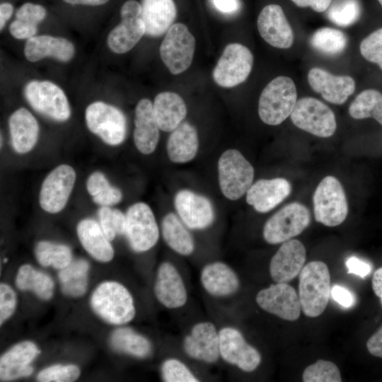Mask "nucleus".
<instances>
[{
    "label": "nucleus",
    "instance_id": "f257e3e1",
    "mask_svg": "<svg viewBox=\"0 0 382 382\" xmlns=\"http://www.w3.org/2000/svg\"><path fill=\"white\" fill-rule=\"evenodd\" d=\"M90 303L94 313L111 325H125L135 316L132 296L117 282L105 281L98 284L91 294Z\"/></svg>",
    "mask_w": 382,
    "mask_h": 382
},
{
    "label": "nucleus",
    "instance_id": "f03ea898",
    "mask_svg": "<svg viewBox=\"0 0 382 382\" xmlns=\"http://www.w3.org/2000/svg\"><path fill=\"white\" fill-rule=\"evenodd\" d=\"M330 290V274L325 262L312 261L303 266L299 273V297L306 316L315 318L323 313Z\"/></svg>",
    "mask_w": 382,
    "mask_h": 382
},
{
    "label": "nucleus",
    "instance_id": "7ed1b4c3",
    "mask_svg": "<svg viewBox=\"0 0 382 382\" xmlns=\"http://www.w3.org/2000/svg\"><path fill=\"white\" fill-rule=\"evenodd\" d=\"M297 102V91L293 80L279 76L262 90L258 102V115L268 125H278L291 115Z\"/></svg>",
    "mask_w": 382,
    "mask_h": 382
},
{
    "label": "nucleus",
    "instance_id": "20e7f679",
    "mask_svg": "<svg viewBox=\"0 0 382 382\" xmlns=\"http://www.w3.org/2000/svg\"><path fill=\"white\" fill-rule=\"evenodd\" d=\"M218 178L223 195L228 199L237 200L253 184L254 168L238 150L228 149L219 158Z\"/></svg>",
    "mask_w": 382,
    "mask_h": 382
},
{
    "label": "nucleus",
    "instance_id": "39448f33",
    "mask_svg": "<svg viewBox=\"0 0 382 382\" xmlns=\"http://www.w3.org/2000/svg\"><path fill=\"white\" fill-rule=\"evenodd\" d=\"M316 221L326 226L341 224L348 214V203L343 187L332 175L325 177L318 185L313 196Z\"/></svg>",
    "mask_w": 382,
    "mask_h": 382
},
{
    "label": "nucleus",
    "instance_id": "423d86ee",
    "mask_svg": "<svg viewBox=\"0 0 382 382\" xmlns=\"http://www.w3.org/2000/svg\"><path fill=\"white\" fill-rule=\"evenodd\" d=\"M308 209L291 202L277 211L265 224L262 235L270 244L282 243L299 235L311 223Z\"/></svg>",
    "mask_w": 382,
    "mask_h": 382
},
{
    "label": "nucleus",
    "instance_id": "0eeeda50",
    "mask_svg": "<svg viewBox=\"0 0 382 382\" xmlns=\"http://www.w3.org/2000/svg\"><path fill=\"white\" fill-rule=\"evenodd\" d=\"M290 117L296 127L318 137H330L337 129L332 110L322 101L312 97L298 100Z\"/></svg>",
    "mask_w": 382,
    "mask_h": 382
},
{
    "label": "nucleus",
    "instance_id": "6e6552de",
    "mask_svg": "<svg viewBox=\"0 0 382 382\" xmlns=\"http://www.w3.org/2000/svg\"><path fill=\"white\" fill-rule=\"evenodd\" d=\"M88 129L105 144L117 146L123 142L127 133V120L117 108L102 101L90 104L85 113Z\"/></svg>",
    "mask_w": 382,
    "mask_h": 382
},
{
    "label": "nucleus",
    "instance_id": "1a4fd4ad",
    "mask_svg": "<svg viewBox=\"0 0 382 382\" xmlns=\"http://www.w3.org/2000/svg\"><path fill=\"white\" fill-rule=\"evenodd\" d=\"M25 98L37 112L56 121H66L71 115L68 99L55 83L49 81H31L25 87Z\"/></svg>",
    "mask_w": 382,
    "mask_h": 382
},
{
    "label": "nucleus",
    "instance_id": "9d476101",
    "mask_svg": "<svg viewBox=\"0 0 382 382\" xmlns=\"http://www.w3.org/2000/svg\"><path fill=\"white\" fill-rule=\"evenodd\" d=\"M195 49V39L183 23L172 25L160 46L161 58L173 74H178L190 66Z\"/></svg>",
    "mask_w": 382,
    "mask_h": 382
},
{
    "label": "nucleus",
    "instance_id": "9b49d317",
    "mask_svg": "<svg viewBox=\"0 0 382 382\" xmlns=\"http://www.w3.org/2000/svg\"><path fill=\"white\" fill-rule=\"evenodd\" d=\"M125 236L137 253L152 248L159 238V228L150 207L144 202L131 205L126 213Z\"/></svg>",
    "mask_w": 382,
    "mask_h": 382
},
{
    "label": "nucleus",
    "instance_id": "f8f14e48",
    "mask_svg": "<svg viewBox=\"0 0 382 382\" xmlns=\"http://www.w3.org/2000/svg\"><path fill=\"white\" fill-rule=\"evenodd\" d=\"M253 64V56L247 47L239 43L229 44L213 70V79L221 87L236 86L246 80Z\"/></svg>",
    "mask_w": 382,
    "mask_h": 382
},
{
    "label": "nucleus",
    "instance_id": "ddd939ff",
    "mask_svg": "<svg viewBox=\"0 0 382 382\" xmlns=\"http://www.w3.org/2000/svg\"><path fill=\"white\" fill-rule=\"evenodd\" d=\"M141 13V5L135 0H129L122 5L121 22L110 32L107 39L112 52L117 54L127 52L146 34Z\"/></svg>",
    "mask_w": 382,
    "mask_h": 382
},
{
    "label": "nucleus",
    "instance_id": "4468645a",
    "mask_svg": "<svg viewBox=\"0 0 382 382\" xmlns=\"http://www.w3.org/2000/svg\"><path fill=\"white\" fill-rule=\"evenodd\" d=\"M76 181L74 169L66 164L54 168L44 179L39 195L41 208L56 214L66 206Z\"/></svg>",
    "mask_w": 382,
    "mask_h": 382
},
{
    "label": "nucleus",
    "instance_id": "2eb2a0df",
    "mask_svg": "<svg viewBox=\"0 0 382 382\" xmlns=\"http://www.w3.org/2000/svg\"><path fill=\"white\" fill-rule=\"evenodd\" d=\"M219 337L220 357L224 361L245 372H252L259 366L260 352L245 341L238 329L222 328L219 331Z\"/></svg>",
    "mask_w": 382,
    "mask_h": 382
},
{
    "label": "nucleus",
    "instance_id": "dca6fc26",
    "mask_svg": "<svg viewBox=\"0 0 382 382\" xmlns=\"http://www.w3.org/2000/svg\"><path fill=\"white\" fill-rule=\"evenodd\" d=\"M255 300L262 310L282 319L294 321L300 316L299 297L286 283H276L260 290Z\"/></svg>",
    "mask_w": 382,
    "mask_h": 382
},
{
    "label": "nucleus",
    "instance_id": "f3484780",
    "mask_svg": "<svg viewBox=\"0 0 382 382\" xmlns=\"http://www.w3.org/2000/svg\"><path fill=\"white\" fill-rule=\"evenodd\" d=\"M174 205L178 216L191 229H204L213 223L214 210L210 200L189 190L177 192Z\"/></svg>",
    "mask_w": 382,
    "mask_h": 382
},
{
    "label": "nucleus",
    "instance_id": "a211bd4d",
    "mask_svg": "<svg viewBox=\"0 0 382 382\" xmlns=\"http://www.w3.org/2000/svg\"><path fill=\"white\" fill-rule=\"evenodd\" d=\"M257 26L263 40L274 47L288 49L294 42L293 30L278 4H269L262 9Z\"/></svg>",
    "mask_w": 382,
    "mask_h": 382
},
{
    "label": "nucleus",
    "instance_id": "6ab92c4d",
    "mask_svg": "<svg viewBox=\"0 0 382 382\" xmlns=\"http://www.w3.org/2000/svg\"><path fill=\"white\" fill-rule=\"evenodd\" d=\"M306 258L303 243L290 239L281 245L270 263V274L276 283H286L299 274Z\"/></svg>",
    "mask_w": 382,
    "mask_h": 382
},
{
    "label": "nucleus",
    "instance_id": "aec40b11",
    "mask_svg": "<svg viewBox=\"0 0 382 382\" xmlns=\"http://www.w3.org/2000/svg\"><path fill=\"white\" fill-rule=\"evenodd\" d=\"M183 349L192 359L212 364L220 357L219 332L211 322L195 324L183 340Z\"/></svg>",
    "mask_w": 382,
    "mask_h": 382
},
{
    "label": "nucleus",
    "instance_id": "412c9836",
    "mask_svg": "<svg viewBox=\"0 0 382 382\" xmlns=\"http://www.w3.org/2000/svg\"><path fill=\"white\" fill-rule=\"evenodd\" d=\"M311 88L330 103L343 104L354 91L355 81L350 76H336L318 67L308 74Z\"/></svg>",
    "mask_w": 382,
    "mask_h": 382
},
{
    "label": "nucleus",
    "instance_id": "4be33fe9",
    "mask_svg": "<svg viewBox=\"0 0 382 382\" xmlns=\"http://www.w3.org/2000/svg\"><path fill=\"white\" fill-rule=\"evenodd\" d=\"M291 192V185L285 178L260 179L246 192V202L260 213H266L282 202Z\"/></svg>",
    "mask_w": 382,
    "mask_h": 382
},
{
    "label": "nucleus",
    "instance_id": "5701e85b",
    "mask_svg": "<svg viewBox=\"0 0 382 382\" xmlns=\"http://www.w3.org/2000/svg\"><path fill=\"white\" fill-rule=\"evenodd\" d=\"M154 293L158 301L168 308H180L186 303L187 293L183 278L170 262H163L158 267Z\"/></svg>",
    "mask_w": 382,
    "mask_h": 382
},
{
    "label": "nucleus",
    "instance_id": "b1692460",
    "mask_svg": "<svg viewBox=\"0 0 382 382\" xmlns=\"http://www.w3.org/2000/svg\"><path fill=\"white\" fill-rule=\"evenodd\" d=\"M40 351L31 341L21 342L4 352L0 358L1 381L27 377L33 372L31 363Z\"/></svg>",
    "mask_w": 382,
    "mask_h": 382
},
{
    "label": "nucleus",
    "instance_id": "393cba45",
    "mask_svg": "<svg viewBox=\"0 0 382 382\" xmlns=\"http://www.w3.org/2000/svg\"><path fill=\"white\" fill-rule=\"evenodd\" d=\"M134 141L137 150L145 155L152 154L158 143L159 127L154 116L153 103L140 100L135 108Z\"/></svg>",
    "mask_w": 382,
    "mask_h": 382
},
{
    "label": "nucleus",
    "instance_id": "a878e982",
    "mask_svg": "<svg viewBox=\"0 0 382 382\" xmlns=\"http://www.w3.org/2000/svg\"><path fill=\"white\" fill-rule=\"evenodd\" d=\"M74 53V46L69 40L47 35L33 36L28 39L24 47L25 57L32 62L47 57L66 62L72 59Z\"/></svg>",
    "mask_w": 382,
    "mask_h": 382
},
{
    "label": "nucleus",
    "instance_id": "bb28decb",
    "mask_svg": "<svg viewBox=\"0 0 382 382\" xmlns=\"http://www.w3.org/2000/svg\"><path fill=\"white\" fill-rule=\"evenodd\" d=\"M200 282L204 290L215 297L233 295L240 286V281L235 271L222 262L206 265L201 271Z\"/></svg>",
    "mask_w": 382,
    "mask_h": 382
},
{
    "label": "nucleus",
    "instance_id": "cd10ccee",
    "mask_svg": "<svg viewBox=\"0 0 382 382\" xmlns=\"http://www.w3.org/2000/svg\"><path fill=\"white\" fill-rule=\"evenodd\" d=\"M11 144L18 154L31 151L37 143L39 126L29 110L24 108L14 111L8 120Z\"/></svg>",
    "mask_w": 382,
    "mask_h": 382
},
{
    "label": "nucleus",
    "instance_id": "c85d7f7f",
    "mask_svg": "<svg viewBox=\"0 0 382 382\" xmlns=\"http://www.w3.org/2000/svg\"><path fill=\"white\" fill-rule=\"evenodd\" d=\"M76 232L81 245L92 257L102 262L112 260L114 250L100 224L84 219L78 224Z\"/></svg>",
    "mask_w": 382,
    "mask_h": 382
},
{
    "label": "nucleus",
    "instance_id": "c756f323",
    "mask_svg": "<svg viewBox=\"0 0 382 382\" xmlns=\"http://www.w3.org/2000/svg\"><path fill=\"white\" fill-rule=\"evenodd\" d=\"M153 110L160 129L164 132L174 130L187 115L183 99L177 93L170 91L160 93L155 97Z\"/></svg>",
    "mask_w": 382,
    "mask_h": 382
},
{
    "label": "nucleus",
    "instance_id": "7c9ffc66",
    "mask_svg": "<svg viewBox=\"0 0 382 382\" xmlns=\"http://www.w3.org/2000/svg\"><path fill=\"white\" fill-rule=\"evenodd\" d=\"M199 140L196 129L187 122L181 123L172 131L166 143L169 159L175 163H185L197 155Z\"/></svg>",
    "mask_w": 382,
    "mask_h": 382
},
{
    "label": "nucleus",
    "instance_id": "2f4dec72",
    "mask_svg": "<svg viewBox=\"0 0 382 382\" xmlns=\"http://www.w3.org/2000/svg\"><path fill=\"white\" fill-rule=\"evenodd\" d=\"M141 9L146 34L151 36L167 32L176 16L173 0H142Z\"/></svg>",
    "mask_w": 382,
    "mask_h": 382
},
{
    "label": "nucleus",
    "instance_id": "473e14b6",
    "mask_svg": "<svg viewBox=\"0 0 382 382\" xmlns=\"http://www.w3.org/2000/svg\"><path fill=\"white\" fill-rule=\"evenodd\" d=\"M179 216L168 213L162 219L161 232L166 243L175 253L190 255L195 250V241L190 232Z\"/></svg>",
    "mask_w": 382,
    "mask_h": 382
},
{
    "label": "nucleus",
    "instance_id": "72a5a7b5",
    "mask_svg": "<svg viewBox=\"0 0 382 382\" xmlns=\"http://www.w3.org/2000/svg\"><path fill=\"white\" fill-rule=\"evenodd\" d=\"M89 264L84 259L72 260L59 270L58 278L62 293L70 297L83 296L88 288Z\"/></svg>",
    "mask_w": 382,
    "mask_h": 382
},
{
    "label": "nucleus",
    "instance_id": "f704fd0d",
    "mask_svg": "<svg viewBox=\"0 0 382 382\" xmlns=\"http://www.w3.org/2000/svg\"><path fill=\"white\" fill-rule=\"evenodd\" d=\"M15 284L18 289L32 291L44 301L50 300L53 296L54 284L52 278L28 264L18 268Z\"/></svg>",
    "mask_w": 382,
    "mask_h": 382
},
{
    "label": "nucleus",
    "instance_id": "c9c22d12",
    "mask_svg": "<svg viewBox=\"0 0 382 382\" xmlns=\"http://www.w3.org/2000/svg\"><path fill=\"white\" fill-rule=\"evenodd\" d=\"M110 345L116 351L139 358L150 355L152 349L150 341L130 328H120L110 336Z\"/></svg>",
    "mask_w": 382,
    "mask_h": 382
},
{
    "label": "nucleus",
    "instance_id": "e433bc0d",
    "mask_svg": "<svg viewBox=\"0 0 382 382\" xmlns=\"http://www.w3.org/2000/svg\"><path fill=\"white\" fill-rule=\"evenodd\" d=\"M349 114L357 120L374 118L382 125V93L375 89L361 91L350 104Z\"/></svg>",
    "mask_w": 382,
    "mask_h": 382
},
{
    "label": "nucleus",
    "instance_id": "4c0bfd02",
    "mask_svg": "<svg viewBox=\"0 0 382 382\" xmlns=\"http://www.w3.org/2000/svg\"><path fill=\"white\" fill-rule=\"evenodd\" d=\"M37 261L44 267H52L62 270L72 261L70 248L64 244L42 241L37 243L35 249Z\"/></svg>",
    "mask_w": 382,
    "mask_h": 382
},
{
    "label": "nucleus",
    "instance_id": "58836bf2",
    "mask_svg": "<svg viewBox=\"0 0 382 382\" xmlns=\"http://www.w3.org/2000/svg\"><path fill=\"white\" fill-rule=\"evenodd\" d=\"M310 44L313 49L323 54L335 56L345 50L347 39L342 31L324 27L314 32L310 39Z\"/></svg>",
    "mask_w": 382,
    "mask_h": 382
},
{
    "label": "nucleus",
    "instance_id": "ea45409f",
    "mask_svg": "<svg viewBox=\"0 0 382 382\" xmlns=\"http://www.w3.org/2000/svg\"><path fill=\"white\" fill-rule=\"evenodd\" d=\"M328 17L333 23L347 27L354 23L360 16V5L357 0H337L330 6Z\"/></svg>",
    "mask_w": 382,
    "mask_h": 382
},
{
    "label": "nucleus",
    "instance_id": "a19ab883",
    "mask_svg": "<svg viewBox=\"0 0 382 382\" xmlns=\"http://www.w3.org/2000/svg\"><path fill=\"white\" fill-rule=\"evenodd\" d=\"M99 224L111 241L117 236L125 235L126 215L120 210L101 207L98 210Z\"/></svg>",
    "mask_w": 382,
    "mask_h": 382
},
{
    "label": "nucleus",
    "instance_id": "79ce46f5",
    "mask_svg": "<svg viewBox=\"0 0 382 382\" xmlns=\"http://www.w3.org/2000/svg\"><path fill=\"white\" fill-rule=\"evenodd\" d=\"M304 382H340V371L332 361L319 359L307 366L302 376Z\"/></svg>",
    "mask_w": 382,
    "mask_h": 382
},
{
    "label": "nucleus",
    "instance_id": "37998d69",
    "mask_svg": "<svg viewBox=\"0 0 382 382\" xmlns=\"http://www.w3.org/2000/svg\"><path fill=\"white\" fill-rule=\"evenodd\" d=\"M80 369L74 364H54L41 370L37 381L40 382H71L78 379Z\"/></svg>",
    "mask_w": 382,
    "mask_h": 382
},
{
    "label": "nucleus",
    "instance_id": "c03bdc74",
    "mask_svg": "<svg viewBox=\"0 0 382 382\" xmlns=\"http://www.w3.org/2000/svg\"><path fill=\"white\" fill-rule=\"evenodd\" d=\"M161 371L162 378L166 382L199 381L185 364L175 358L165 360Z\"/></svg>",
    "mask_w": 382,
    "mask_h": 382
},
{
    "label": "nucleus",
    "instance_id": "a18cd8bd",
    "mask_svg": "<svg viewBox=\"0 0 382 382\" xmlns=\"http://www.w3.org/2000/svg\"><path fill=\"white\" fill-rule=\"evenodd\" d=\"M359 50L365 59L376 64L382 69V28L366 36L361 42Z\"/></svg>",
    "mask_w": 382,
    "mask_h": 382
},
{
    "label": "nucleus",
    "instance_id": "49530a36",
    "mask_svg": "<svg viewBox=\"0 0 382 382\" xmlns=\"http://www.w3.org/2000/svg\"><path fill=\"white\" fill-rule=\"evenodd\" d=\"M16 294L11 286L0 284V324L1 325L11 317L16 307Z\"/></svg>",
    "mask_w": 382,
    "mask_h": 382
},
{
    "label": "nucleus",
    "instance_id": "de8ad7c7",
    "mask_svg": "<svg viewBox=\"0 0 382 382\" xmlns=\"http://www.w3.org/2000/svg\"><path fill=\"white\" fill-rule=\"evenodd\" d=\"M45 8L33 3L23 4L16 13V19L37 25L46 16Z\"/></svg>",
    "mask_w": 382,
    "mask_h": 382
},
{
    "label": "nucleus",
    "instance_id": "09e8293b",
    "mask_svg": "<svg viewBox=\"0 0 382 382\" xmlns=\"http://www.w3.org/2000/svg\"><path fill=\"white\" fill-rule=\"evenodd\" d=\"M330 295L335 301L345 308H352L356 303V296L354 293L342 285H333L330 290Z\"/></svg>",
    "mask_w": 382,
    "mask_h": 382
},
{
    "label": "nucleus",
    "instance_id": "8fccbe9b",
    "mask_svg": "<svg viewBox=\"0 0 382 382\" xmlns=\"http://www.w3.org/2000/svg\"><path fill=\"white\" fill-rule=\"evenodd\" d=\"M122 198L120 190L110 185L105 190L93 197V201L101 207H109L119 203Z\"/></svg>",
    "mask_w": 382,
    "mask_h": 382
},
{
    "label": "nucleus",
    "instance_id": "3c124183",
    "mask_svg": "<svg viewBox=\"0 0 382 382\" xmlns=\"http://www.w3.org/2000/svg\"><path fill=\"white\" fill-rule=\"evenodd\" d=\"M37 27L19 20L13 21L10 26L9 31L11 35L16 39H29L35 36Z\"/></svg>",
    "mask_w": 382,
    "mask_h": 382
},
{
    "label": "nucleus",
    "instance_id": "603ef678",
    "mask_svg": "<svg viewBox=\"0 0 382 382\" xmlns=\"http://www.w3.org/2000/svg\"><path fill=\"white\" fill-rule=\"evenodd\" d=\"M110 185L106 177L100 172H94L91 174L86 182L87 191L92 197L105 190Z\"/></svg>",
    "mask_w": 382,
    "mask_h": 382
},
{
    "label": "nucleus",
    "instance_id": "864d4df0",
    "mask_svg": "<svg viewBox=\"0 0 382 382\" xmlns=\"http://www.w3.org/2000/svg\"><path fill=\"white\" fill-rule=\"evenodd\" d=\"M348 273L354 274L364 278L369 275L372 270L370 264L356 256L349 257L345 262Z\"/></svg>",
    "mask_w": 382,
    "mask_h": 382
},
{
    "label": "nucleus",
    "instance_id": "5fc2aeb1",
    "mask_svg": "<svg viewBox=\"0 0 382 382\" xmlns=\"http://www.w3.org/2000/svg\"><path fill=\"white\" fill-rule=\"evenodd\" d=\"M369 352L376 357L382 358V325L367 340Z\"/></svg>",
    "mask_w": 382,
    "mask_h": 382
},
{
    "label": "nucleus",
    "instance_id": "6e6d98bb",
    "mask_svg": "<svg viewBox=\"0 0 382 382\" xmlns=\"http://www.w3.org/2000/svg\"><path fill=\"white\" fill-rule=\"evenodd\" d=\"M299 7H311L316 12H323L330 6L332 0H291Z\"/></svg>",
    "mask_w": 382,
    "mask_h": 382
},
{
    "label": "nucleus",
    "instance_id": "4d7b16f0",
    "mask_svg": "<svg viewBox=\"0 0 382 382\" xmlns=\"http://www.w3.org/2000/svg\"><path fill=\"white\" fill-rule=\"evenodd\" d=\"M214 6L224 13L236 12L241 7L239 0H212Z\"/></svg>",
    "mask_w": 382,
    "mask_h": 382
},
{
    "label": "nucleus",
    "instance_id": "13d9d810",
    "mask_svg": "<svg viewBox=\"0 0 382 382\" xmlns=\"http://www.w3.org/2000/svg\"><path fill=\"white\" fill-rule=\"evenodd\" d=\"M372 289L375 294L380 299L382 305V267L378 268L374 273Z\"/></svg>",
    "mask_w": 382,
    "mask_h": 382
},
{
    "label": "nucleus",
    "instance_id": "bf43d9fd",
    "mask_svg": "<svg viewBox=\"0 0 382 382\" xmlns=\"http://www.w3.org/2000/svg\"><path fill=\"white\" fill-rule=\"evenodd\" d=\"M13 12V7L9 3H2L0 5V28L3 29L7 21Z\"/></svg>",
    "mask_w": 382,
    "mask_h": 382
},
{
    "label": "nucleus",
    "instance_id": "052dcab7",
    "mask_svg": "<svg viewBox=\"0 0 382 382\" xmlns=\"http://www.w3.org/2000/svg\"><path fill=\"white\" fill-rule=\"evenodd\" d=\"M71 5L100 6L105 4L109 0H63Z\"/></svg>",
    "mask_w": 382,
    "mask_h": 382
},
{
    "label": "nucleus",
    "instance_id": "680f3d73",
    "mask_svg": "<svg viewBox=\"0 0 382 382\" xmlns=\"http://www.w3.org/2000/svg\"><path fill=\"white\" fill-rule=\"evenodd\" d=\"M378 1V3L381 4V6H382V0H377Z\"/></svg>",
    "mask_w": 382,
    "mask_h": 382
}]
</instances>
